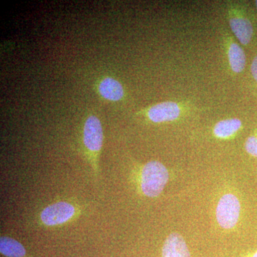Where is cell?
<instances>
[{
	"mask_svg": "<svg viewBox=\"0 0 257 257\" xmlns=\"http://www.w3.org/2000/svg\"><path fill=\"white\" fill-rule=\"evenodd\" d=\"M241 204L237 197L232 194L223 195L216 209V220L221 227L226 229L234 228L239 219Z\"/></svg>",
	"mask_w": 257,
	"mask_h": 257,
	"instance_id": "2",
	"label": "cell"
},
{
	"mask_svg": "<svg viewBox=\"0 0 257 257\" xmlns=\"http://www.w3.org/2000/svg\"><path fill=\"white\" fill-rule=\"evenodd\" d=\"M229 23L231 31L240 43L247 45L252 40L253 28L249 19L242 12L231 10L229 11Z\"/></svg>",
	"mask_w": 257,
	"mask_h": 257,
	"instance_id": "4",
	"label": "cell"
},
{
	"mask_svg": "<svg viewBox=\"0 0 257 257\" xmlns=\"http://www.w3.org/2000/svg\"><path fill=\"white\" fill-rule=\"evenodd\" d=\"M84 144L88 151L98 153L103 143V131L100 120L91 115L86 120L84 126Z\"/></svg>",
	"mask_w": 257,
	"mask_h": 257,
	"instance_id": "6",
	"label": "cell"
},
{
	"mask_svg": "<svg viewBox=\"0 0 257 257\" xmlns=\"http://www.w3.org/2000/svg\"><path fill=\"white\" fill-rule=\"evenodd\" d=\"M0 252L8 257H25L26 250L21 243L13 238L2 236L0 238Z\"/></svg>",
	"mask_w": 257,
	"mask_h": 257,
	"instance_id": "11",
	"label": "cell"
},
{
	"mask_svg": "<svg viewBox=\"0 0 257 257\" xmlns=\"http://www.w3.org/2000/svg\"><path fill=\"white\" fill-rule=\"evenodd\" d=\"M182 111L180 104L175 101H168L150 106L147 109L146 113L147 117L152 122L162 123L178 119Z\"/></svg>",
	"mask_w": 257,
	"mask_h": 257,
	"instance_id": "5",
	"label": "cell"
},
{
	"mask_svg": "<svg viewBox=\"0 0 257 257\" xmlns=\"http://www.w3.org/2000/svg\"><path fill=\"white\" fill-rule=\"evenodd\" d=\"M99 92L104 99L119 101L124 95V88L116 79L106 77L99 84Z\"/></svg>",
	"mask_w": 257,
	"mask_h": 257,
	"instance_id": "9",
	"label": "cell"
},
{
	"mask_svg": "<svg viewBox=\"0 0 257 257\" xmlns=\"http://www.w3.org/2000/svg\"><path fill=\"white\" fill-rule=\"evenodd\" d=\"M242 127V122L237 118L221 120L216 123L213 130L216 138L226 140L232 138Z\"/></svg>",
	"mask_w": 257,
	"mask_h": 257,
	"instance_id": "10",
	"label": "cell"
},
{
	"mask_svg": "<svg viewBox=\"0 0 257 257\" xmlns=\"http://www.w3.org/2000/svg\"><path fill=\"white\" fill-rule=\"evenodd\" d=\"M75 214V208L68 202L51 204L42 211L41 220L46 226H57L67 222Z\"/></svg>",
	"mask_w": 257,
	"mask_h": 257,
	"instance_id": "3",
	"label": "cell"
},
{
	"mask_svg": "<svg viewBox=\"0 0 257 257\" xmlns=\"http://www.w3.org/2000/svg\"><path fill=\"white\" fill-rule=\"evenodd\" d=\"M227 58L230 69L234 73H241L246 67V59L244 51L239 44L232 40L227 47Z\"/></svg>",
	"mask_w": 257,
	"mask_h": 257,
	"instance_id": "8",
	"label": "cell"
},
{
	"mask_svg": "<svg viewBox=\"0 0 257 257\" xmlns=\"http://www.w3.org/2000/svg\"><path fill=\"white\" fill-rule=\"evenodd\" d=\"M255 3H256V8H257V0L256 2H255Z\"/></svg>",
	"mask_w": 257,
	"mask_h": 257,
	"instance_id": "15",
	"label": "cell"
},
{
	"mask_svg": "<svg viewBox=\"0 0 257 257\" xmlns=\"http://www.w3.org/2000/svg\"><path fill=\"white\" fill-rule=\"evenodd\" d=\"M162 257H191V254L184 238L177 233H172L164 242Z\"/></svg>",
	"mask_w": 257,
	"mask_h": 257,
	"instance_id": "7",
	"label": "cell"
},
{
	"mask_svg": "<svg viewBox=\"0 0 257 257\" xmlns=\"http://www.w3.org/2000/svg\"><path fill=\"white\" fill-rule=\"evenodd\" d=\"M245 257H257V250L256 251H253L252 253H248Z\"/></svg>",
	"mask_w": 257,
	"mask_h": 257,
	"instance_id": "14",
	"label": "cell"
},
{
	"mask_svg": "<svg viewBox=\"0 0 257 257\" xmlns=\"http://www.w3.org/2000/svg\"><path fill=\"white\" fill-rule=\"evenodd\" d=\"M245 150L248 155L257 158V135H251L246 139Z\"/></svg>",
	"mask_w": 257,
	"mask_h": 257,
	"instance_id": "12",
	"label": "cell"
},
{
	"mask_svg": "<svg viewBox=\"0 0 257 257\" xmlns=\"http://www.w3.org/2000/svg\"><path fill=\"white\" fill-rule=\"evenodd\" d=\"M169 172L163 164L152 161L144 166L141 173V189L147 197H158L168 182Z\"/></svg>",
	"mask_w": 257,
	"mask_h": 257,
	"instance_id": "1",
	"label": "cell"
},
{
	"mask_svg": "<svg viewBox=\"0 0 257 257\" xmlns=\"http://www.w3.org/2000/svg\"><path fill=\"white\" fill-rule=\"evenodd\" d=\"M251 72L253 79L257 82V55L253 60L251 66Z\"/></svg>",
	"mask_w": 257,
	"mask_h": 257,
	"instance_id": "13",
	"label": "cell"
}]
</instances>
